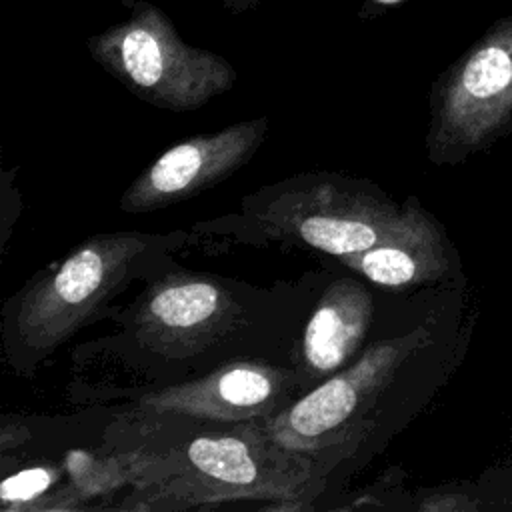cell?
<instances>
[{
  "instance_id": "30bf717a",
  "label": "cell",
  "mask_w": 512,
  "mask_h": 512,
  "mask_svg": "<svg viewBox=\"0 0 512 512\" xmlns=\"http://www.w3.org/2000/svg\"><path fill=\"white\" fill-rule=\"evenodd\" d=\"M372 310V296L358 280L342 278L326 288L302 334L306 380L330 378L346 368L372 324Z\"/></svg>"
},
{
  "instance_id": "8992f818",
  "label": "cell",
  "mask_w": 512,
  "mask_h": 512,
  "mask_svg": "<svg viewBox=\"0 0 512 512\" xmlns=\"http://www.w3.org/2000/svg\"><path fill=\"white\" fill-rule=\"evenodd\" d=\"M266 120L242 122L170 146L124 190L120 208L152 212L196 196L248 162L264 140Z\"/></svg>"
},
{
  "instance_id": "7a4b0ae2",
  "label": "cell",
  "mask_w": 512,
  "mask_h": 512,
  "mask_svg": "<svg viewBox=\"0 0 512 512\" xmlns=\"http://www.w3.org/2000/svg\"><path fill=\"white\" fill-rule=\"evenodd\" d=\"M150 240L138 232L96 234L58 268L30 282L10 316L16 350L32 362L54 352L128 278Z\"/></svg>"
},
{
  "instance_id": "277c9868",
  "label": "cell",
  "mask_w": 512,
  "mask_h": 512,
  "mask_svg": "<svg viewBox=\"0 0 512 512\" xmlns=\"http://www.w3.org/2000/svg\"><path fill=\"white\" fill-rule=\"evenodd\" d=\"M428 342L418 328L406 336L372 344L352 366L326 378L270 422L268 436L286 450L304 452L328 446L352 432L378 394L392 382L400 364Z\"/></svg>"
},
{
  "instance_id": "5b68a950",
  "label": "cell",
  "mask_w": 512,
  "mask_h": 512,
  "mask_svg": "<svg viewBox=\"0 0 512 512\" xmlns=\"http://www.w3.org/2000/svg\"><path fill=\"white\" fill-rule=\"evenodd\" d=\"M232 292L212 278L172 274L150 286L134 312V334L148 350L184 358L202 352L240 318Z\"/></svg>"
},
{
  "instance_id": "ba28073f",
  "label": "cell",
  "mask_w": 512,
  "mask_h": 512,
  "mask_svg": "<svg viewBox=\"0 0 512 512\" xmlns=\"http://www.w3.org/2000/svg\"><path fill=\"white\" fill-rule=\"evenodd\" d=\"M294 384V374L278 366L234 362L204 378L150 392L140 398V406L160 414L252 420L276 410Z\"/></svg>"
},
{
  "instance_id": "52a82bcc",
  "label": "cell",
  "mask_w": 512,
  "mask_h": 512,
  "mask_svg": "<svg viewBox=\"0 0 512 512\" xmlns=\"http://www.w3.org/2000/svg\"><path fill=\"white\" fill-rule=\"evenodd\" d=\"M188 482L208 498H286L306 478L304 466L272 438L200 436L186 446Z\"/></svg>"
},
{
  "instance_id": "8fae6325",
  "label": "cell",
  "mask_w": 512,
  "mask_h": 512,
  "mask_svg": "<svg viewBox=\"0 0 512 512\" xmlns=\"http://www.w3.org/2000/svg\"><path fill=\"white\" fill-rule=\"evenodd\" d=\"M58 474L50 466H36L8 476L0 486V500L6 510L30 508L32 500L40 498L54 482Z\"/></svg>"
},
{
  "instance_id": "7c38bea8",
  "label": "cell",
  "mask_w": 512,
  "mask_h": 512,
  "mask_svg": "<svg viewBox=\"0 0 512 512\" xmlns=\"http://www.w3.org/2000/svg\"><path fill=\"white\" fill-rule=\"evenodd\" d=\"M382 2H394V0H382Z\"/></svg>"
},
{
  "instance_id": "3957f363",
  "label": "cell",
  "mask_w": 512,
  "mask_h": 512,
  "mask_svg": "<svg viewBox=\"0 0 512 512\" xmlns=\"http://www.w3.org/2000/svg\"><path fill=\"white\" fill-rule=\"evenodd\" d=\"M512 124V16L462 58L444 84L426 136L434 164H456Z\"/></svg>"
},
{
  "instance_id": "9c48e42d",
  "label": "cell",
  "mask_w": 512,
  "mask_h": 512,
  "mask_svg": "<svg viewBox=\"0 0 512 512\" xmlns=\"http://www.w3.org/2000/svg\"><path fill=\"white\" fill-rule=\"evenodd\" d=\"M452 248L416 198L404 202L400 224L374 246L342 258L378 286L410 288L444 278L452 270Z\"/></svg>"
},
{
  "instance_id": "6da1fadb",
  "label": "cell",
  "mask_w": 512,
  "mask_h": 512,
  "mask_svg": "<svg viewBox=\"0 0 512 512\" xmlns=\"http://www.w3.org/2000/svg\"><path fill=\"white\" fill-rule=\"evenodd\" d=\"M250 222L272 240L298 242L338 256H354L390 234L402 220L394 204L364 180L306 174L246 200Z\"/></svg>"
}]
</instances>
